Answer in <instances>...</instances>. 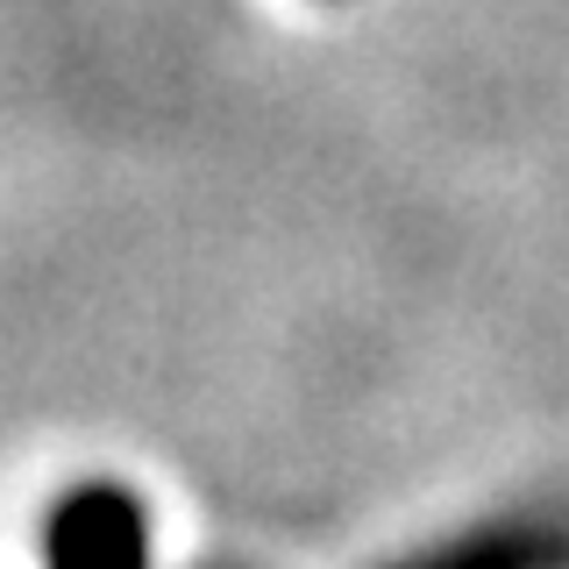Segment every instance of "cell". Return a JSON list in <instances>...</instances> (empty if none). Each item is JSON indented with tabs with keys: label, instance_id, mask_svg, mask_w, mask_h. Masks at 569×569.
Segmentation results:
<instances>
[{
	"label": "cell",
	"instance_id": "cell-1",
	"mask_svg": "<svg viewBox=\"0 0 569 569\" xmlns=\"http://www.w3.org/2000/svg\"><path fill=\"white\" fill-rule=\"evenodd\" d=\"M58 527V569H136V506L121 491H79Z\"/></svg>",
	"mask_w": 569,
	"mask_h": 569
}]
</instances>
